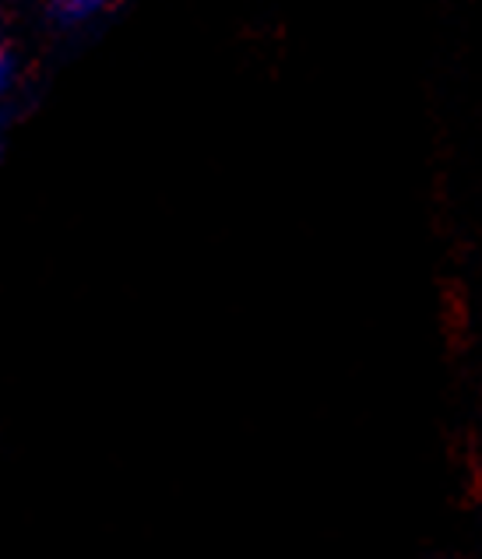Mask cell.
Returning <instances> with one entry per match:
<instances>
[{
  "mask_svg": "<svg viewBox=\"0 0 482 559\" xmlns=\"http://www.w3.org/2000/svg\"><path fill=\"white\" fill-rule=\"evenodd\" d=\"M103 4L106 0H54V11H57L60 22L78 25V22H89L92 14H99Z\"/></svg>",
  "mask_w": 482,
  "mask_h": 559,
  "instance_id": "6da1fadb",
  "label": "cell"
},
{
  "mask_svg": "<svg viewBox=\"0 0 482 559\" xmlns=\"http://www.w3.org/2000/svg\"><path fill=\"white\" fill-rule=\"evenodd\" d=\"M8 85H11V60L0 53V99H4Z\"/></svg>",
  "mask_w": 482,
  "mask_h": 559,
  "instance_id": "7a4b0ae2",
  "label": "cell"
}]
</instances>
